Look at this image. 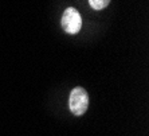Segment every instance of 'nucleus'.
<instances>
[{
  "mask_svg": "<svg viewBox=\"0 0 149 136\" xmlns=\"http://www.w3.org/2000/svg\"><path fill=\"white\" fill-rule=\"evenodd\" d=\"M70 111L75 116H82L89 107V96L83 88H74L70 94Z\"/></svg>",
  "mask_w": 149,
  "mask_h": 136,
  "instance_id": "f257e3e1",
  "label": "nucleus"
},
{
  "mask_svg": "<svg viewBox=\"0 0 149 136\" xmlns=\"http://www.w3.org/2000/svg\"><path fill=\"white\" fill-rule=\"evenodd\" d=\"M61 25H62V28L67 34H71V35L78 34L81 27H82V18H81V14L73 7L66 8L62 15Z\"/></svg>",
  "mask_w": 149,
  "mask_h": 136,
  "instance_id": "f03ea898",
  "label": "nucleus"
},
{
  "mask_svg": "<svg viewBox=\"0 0 149 136\" xmlns=\"http://www.w3.org/2000/svg\"><path fill=\"white\" fill-rule=\"evenodd\" d=\"M110 3V0H89V4L93 10H104Z\"/></svg>",
  "mask_w": 149,
  "mask_h": 136,
  "instance_id": "7ed1b4c3",
  "label": "nucleus"
}]
</instances>
